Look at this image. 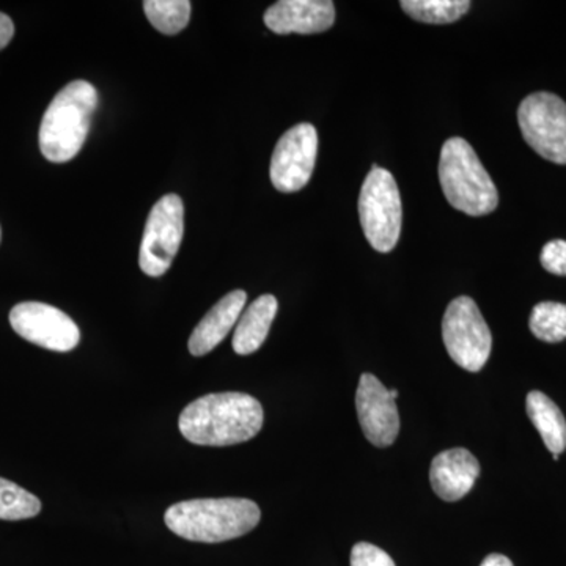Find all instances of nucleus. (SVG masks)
<instances>
[{"instance_id": "18", "label": "nucleus", "mask_w": 566, "mask_h": 566, "mask_svg": "<svg viewBox=\"0 0 566 566\" xmlns=\"http://www.w3.org/2000/svg\"><path fill=\"white\" fill-rule=\"evenodd\" d=\"M192 3L189 0H147L144 11L156 31L177 35L191 20Z\"/></svg>"}, {"instance_id": "5", "label": "nucleus", "mask_w": 566, "mask_h": 566, "mask_svg": "<svg viewBox=\"0 0 566 566\" xmlns=\"http://www.w3.org/2000/svg\"><path fill=\"white\" fill-rule=\"evenodd\" d=\"M360 226L375 251H394L400 240L403 207L397 181L389 170L374 167L359 196Z\"/></svg>"}, {"instance_id": "10", "label": "nucleus", "mask_w": 566, "mask_h": 566, "mask_svg": "<svg viewBox=\"0 0 566 566\" xmlns=\"http://www.w3.org/2000/svg\"><path fill=\"white\" fill-rule=\"evenodd\" d=\"M14 333L51 352L69 353L81 342L77 324L65 312L43 303H21L10 312Z\"/></svg>"}, {"instance_id": "13", "label": "nucleus", "mask_w": 566, "mask_h": 566, "mask_svg": "<svg viewBox=\"0 0 566 566\" xmlns=\"http://www.w3.org/2000/svg\"><path fill=\"white\" fill-rule=\"evenodd\" d=\"M480 475L479 460L465 449H450L434 457L430 482L434 493L446 502L463 499Z\"/></svg>"}, {"instance_id": "7", "label": "nucleus", "mask_w": 566, "mask_h": 566, "mask_svg": "<svg viewBox=\"0 0 566 566\" xmlns=\"http://www.w3.org/2000/svg\"><path fill=\"white\" fill-rule=\"evenodd\" d=\"M185 234V205L177 193H167L153 207L142 237L140 270L161 277L172 266Z\"/></svg>"}, {"instance_id": "11", "label": "nucleus", "mask_w": 566, "mask_h": 566, "mask_svg": "<svg viewBox=\"0 0 566 566\" xmlns=\"http://www.w3.org/2000/svg\"><path fill=\"white\" fill-rule=\"evenodd\" d=\"M356 408L365 438L381 449L392 446L400 433V416L390 390L376 376H360Z\"/></svg>"}, {"instance_id": "25", "label": "nucleus", "mask_w": 566, "mask_h": 566, "mask_svg": "<svg viewBox=\"0 0 566 566\" xmlns=\"http://www.w3.org/2000/svg\"><path fill=\"white\" fill-rule=\"evenodd\" d=\"M390 395H392L394 400H397V398H398V390L397 389L390 390Z\"/></svg>"}, {"instance_id": "23", "label": "nucleus", "mask_w": 566, "mask_h": 566, "mask_svg": "<svg viewBox=\"0 0 566 566\" xmlns=\"http://www.w3.org/2000/svg\"><path fill=\"white\" fill-rule=\"evenodd\" d=\"M14 35V24L7 14L0 13V51L9 46Z\"/></svg>"}, {"instance_id": "26", "label": "nucleus", "mask_w": 566, "mask_h": 566, "mask_svg": "<svg viewBox=\"0 0 566 566\" xmlns=\"http://www.w3.org/2000/svg\"><path fill=\"white\" fill-rule=\"evenodd\" d=\"M0 237H2V232H0Z\"/></svg>"}, {"instance_id": "8", "label": "nucleus", "mask_w": 566, "mask_h": 566, "mask_svg": "<svg viewBox=\"0 0 566 566\" xmlns=\"http://www.w3.org/2000/svg\"><path fill=\"white\" fill-rule=\"evenodd\" d=\"M517 122L524 139L547 161L566 164V103L547 92L528 95L520 109Z\"/></svg>"}, {"instance_id": "22", "label": "nucleus", "mask_w": 566, "mask_h": 566, "mask_svg": "<svg viewBox=\"0 0 566 566\" xmlns=\"http://www.w3.org/2000/svg\"><path fill=\"white\" fill-rule=\"evenodd\" d=\"M539 260H542L543 268L547 273L566 275V241H549L543 248Z\"/></svg>"}, {"instance_id": "2", "label": "nucleus", "mask_w": 566, "mask_h": 566, "mask_svg": "<svg viewBox=\"0 0 566 566\" xmlns=\"http://www.w3.org/2000/svg\"><path fill=\"white\" fill-rule=\"evenodd\" d=\"M260 506L249 499H193L170 506L167 527L189 542L222 543L240 538L256 527Z\"/></svg>"}, {"instance_id": "16", "label": "nucleus", "mask_w": 566, "mask_h": 566, "mask_svg": "<svg viewBox=\"0 0 566 566\" xmlns=\"http://www.w3.org/2000/svg\"><path fill=\"white\" fill-rule=\"evenodd\" d=\"M527 416L553 455L566 449V420L558 406L547 395L534 390L527 395Z\"/></svg>"}, {"instance_id": "6", "label": "nucleus", "mask_w": 566, "mask_h": 566, "mask_svg": "<svg viewBox=\"0 0 566 566\" xmlns=\"http://www.w3.org/2000/svg\"><path fill=\"white\" fill-rule=\"evenodd\" d=\"M442 338L453 363L464 370L476 374L490 359L493 335L479 305L469 296L457 297L447 307Z\"/></svg>"}, {"instance_id": "20", "label": "nucleus", "mask_w": 566, "mask_h": 566, "mask_svg": "<svg viewBox=\"0 0 566 566\" xmlns=\"http://www.w3.org/2000/svg\"><path fill=\"white\" fill-rule=\"evenodd\" d=\"M41 512V502L10 480L0 479V520H31Z\"/></svg>"}, {"instance_id": "14", "label": "nucleus", "mask_w": 566, "mask_h": 566, "mask_svg": "<svg viewBox=\"0 0 566 566\" xmlns=\"http://www.w3.org/2000/svg\"><path fill=\"white\" fill-rule=\"evenodd\" d=\"M245 301H248V294L243 290H234V292L223 296L203 316L202 322L197 324L191 338H189L188 346L192 356H205L221 344L243 314Z\"/></svg>"}, {"instance_id": "4", "label": "nucleus", "mask_w": 566, "mask_h": 566, "mask_svg": "<svg viewBox=\"0 0 566 566\" xmlns=\"http://www.w3.org/2000/svg\"><path fill=\"white\" fill-rule=\"evenodd\" d=\"M439 181L446 199L468 216L490 214L499 203V193L482 161L461 137L446 142L439 159Z\"/></svg>"}, {"instance_id": "3", "label": "nucleus", "mask_w": 566, "mask_h": 566, "mask_svg": "<svg viewBox=\"0 0 566 566\" xmlns=\"http://www.w3.org/2000/svg\"><path fill=\"white\" fill-rule=\"evenodd\" d=\"M98 107V92L87 81H73L62 88L44 112L40 150L48 161L62 164L76 158L91 132Z\"/></svg>"}, {"instance_id": "15", "label": "nucleus", "mask_w": 566, "mask_h": 566, "mask_svg": "<svg viewBox=\"0 0 566 566\" xmlns=\"http://www.w3.org/2000/svg\"><path fill=\"white\" fill-rule=\"evenodd\" d=\"M279 303L273 294L256 297L238 319L233 335V349L240 356L259 352L270 334L271 324L277 315Z\"/></svg>"}, {"instance_id": "19", "label": "nucleus", "mask_w": 566, "mask_h": 566, "mask_svg": "<svg viewBox=\"0 0 566 566\" xmlns=\"http://www.w3.org/2000/svg\"><path fill=\"white\" fill-rule=\"evenodd\" d=\"M528 327L532 334L546 344H558L566 338V305L560 303H539L532 311Z\"/></svg>"}, {"instance_id": "12", "label": "nucleus", "mask_w": 566, "mask_h": 566, "mask_svg": "<svg viewBox=\"0 0 566 566\" xmlns=\"http://www.w3.org/2000/svg\"><path fill=\"white\" fill-rule=\"evenodd\" d=\"M335 22V7L331 0H281L264 13V24L279 35L289 33L326 32Z\"/></svg>"}, {"instance_id": "24", "label": "nucleus", "mask_w": 566, "mask_h": 566, "mask_svg": "<svg viewBox=\"0 0 566 566\" xmlns=\"http://www.w3.org/2000/svg\"><path fill=\"white\" fill-rule=\"evenodd\" d=\"M480 566H513V564L509 557L502 556V554H491Z\"/></svg>"}, {"instance_id": "17", "label": "nucleus", "mask_w": 566, "mask_h": 566, "mask_svg": "<svg viewBox=\"0 0 566 566\" xmlns=\"http://www.w3.org/2000/svg\"><path fill=\"white\" fill-rule=\"evenodd\" d=\"M400 6L412 20L427 24H450L471 9L469 0H403Z\"/></svg>"}, {"instance_id": "9", "label": "nucleus", "mask_w": 566, "mask_h": 566, "mask_svg": "<svg viewBox=\"0 0 566 566\" xmlns=\"http://www.w3.org/2000/svg\"><path fill=\"white\" fill-rule=\"evenodd\" d=\"M318 153V133L311 123L289 129L275 145L271 159V182L279 192L301 191L311 181Z\"/></svg>"}, {"instance_id": "1", "label": "nucleus", "mask_w": 566, "mask_h": 566, "mask_svg": "<svg viewBox=\"0 0 566 566\" xmlns=\"http://www.w3.org/2000/svg\"><path fill=\"white\" fill-rule=\"evenodd\" d=\"M264 412L256 398L248 394L205 395L186 406L180 431L196 446L227 447L255 438L262 430Z\"/></svg>"}, {"instance_id": "21", "label": "nucleus", "mask_w": 566, "mask_h": 566, "mask_svg": "<svg viewBox=\"0 0 566 566\" xmlns=\"http://www.w3.org/2000/svg\"><path fill=\"white\" fill-rule=\"evenodd\" d=\"M352 566H395V562L378 546L357 543L352 551Z\"/></svg>"}]
</instances>
